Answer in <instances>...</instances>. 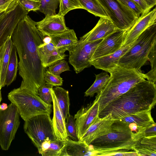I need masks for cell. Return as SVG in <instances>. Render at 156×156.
I'll return each mask as SVG.
<instances>
[{"mask_svg":"<svg viewBox=\"0 0 156 156\" xmlns=\"http://www.w3.org/2000/svg\"><path fill=\"white\" fill-rule=\"evenodd\" d=\"M36 23L26 15L18 22L11 37L20 59L19 74L22 78L20 87L37 94L39 88L45 82L46 70L37 50L38 46L45 42V36L37 29Z\"/></svg>","mask_w":156,"mask_h":156,"instance_id":"obj_1","label":"cell"},{"mask_svg":"<svg viewBox=\"0 0 156 156\" xmlns=\"http://www.w3.org/2000/svg\"><path fill=\"white\" fill-rule=\"evenodd\" d=\"M156 102V84L145 80L107 104L98 113L102 118L109 114L114 120L125 116L151 110Z\"/></svg>","mask_w":156,"mask_h":156,"instance_id":"obj_2","label":"cell"},{"mask_svg":"<svg viewBox=\"0 0 156 156\" xmlns=\"http://www.w3.org/2000/svg\"><path fill=\"white\" fill-rule=\"evenodd\" d=\"M110 78L95 99L99 105V113L109 103L126 92L135 85L147 79L140 70L117 65L109 73Z\"/></svg>","mask_w":156,"mask_h":156,"instance_id":"obj_3","label":"cell"},{"mask_svg":"<svg viewBox=\"0 0 156 156\" xmlns=\"http://www.w3.org/2000/svg\"><path fill=\"white\" fill-rule=\"evenodd\" d=\"M134 133L129 123L115 120L110 131L95 139L91 143L96 153L95 156H112L116 153L133 150Z\"/></svg>","mask_w":156,"mask_h":156,"instance_id":"obj_4","label":"cell"},{"mask_svg":"<svg viewBox=\"0 0 156 156\" xmlns=\"http://www.w3.org/2000/svg\"><path fill=\"white\" fill-rule=\"evenodd\" d=\"M156 43V23L144 30L120 59L118 65L140 70L148 60V56Z\"/></svg>","mask_w":156,"mask_h":156,"instance_id":"obj_5","label":"cell"},{"mask_svg":"<svg viewBox=\"0 0 156 156\" xmlns=\"http://www.w3.org/2000/svg\"><path fill=\"white\" fill-rule=\"evenodd\" d=\"M8 97L16 106L24 121L37 115L51 114V105L45 103L37 94L28 89L20 87L14 89L8 94Z\"/></svg>","mask_w":156,"mask_h":156,"instance_id":"obj_6","label":"cell"},{"mask_svg":"<svg viewBox=\"0 0 156 156\" xmlns=\"http://www.w3.org/2000/svg\"><path fill=\"white\" fill-rule=\"evenodd\" d=\"M23 129L40 154L56 139L50 115H38L25 121Z\"/></svg>","mask_w":156,"mask_h":156,"instance_id":"obj_7","label":"cell"},{"mask_svg":"<svg viewBox=\"0 0 156 156\" xmlns=\"http://www.w3.org/2000/svg\"><path fill=\"white\" fill-rule=\"evenodd\" d=\"M119 30H128L138 18L132 10L118 0H97Z\"/></svg>","mask_w":156,"mask_h":156,"instance_id":"obj_8","label":"cell"},{"mask_svg":"<svg viewBox=\"0 0 156 156\" xmlns=\"http://www.w3.org/2000/svg\"><path fill=\"white\" fill-rule=\"evenodd\" d=\"M20 114L16 106L11 103L4 110L0 109V146L7 150L20 126Z\"/></svg>","mask_w":156,"mask_h":156,"instance_id":"obj_9","label":"cell"},{"mask_svg":"<svg viewBox=\"0 0 156 156\" xmlns=\"http://www.w3.org/2000/svg\"><path fill=\"white\" fill-rule=\"evenodd\" d=\"M102 39L89 42L78 40L68 48L69 62L76 73L92 66L90 62L92 56Z\"/></svg>","mask_w":156,"mask_h":156,"instance_id":"obj_10","label":"cell"},{"mask_svg":"<svg viewBox=\"0 0 156 156\" xmlns=\"http://www.w3.org/2000/svg\"><path fill=\"white\" fill-rule=\"evenodd\" d=\"M99 105L95 99L85 107L81 108L75 115L74 118L78 140L98 117Z\"/></svg>","mask_w":156,"mask_h":156,"instance_id":"obj_11","label":"cell"},{"mask_svg":"<svg viewBox=\"0 0 156 156\" xmlns=\"http://www.w3.org/2000/svg\"><path fill=\"white\" fill-rule=\"evenodd\" d=\"M127 31L118 30L103 39L96 49L91 61L113 53L120 48L123 43Z\"/></svg>","mask_w":156,"mask_h":156,"instance_id":"obj_12","label":"cell"},{"mask_svg":"<svg viewBox=\"0 0 156 156\" xmlns=\"http://www.w3.org/2000/svg\"><path fill=\"white\" fill-rule=\"evenodd\" d=\"M155 23H156L155 8L148 12L142 14L138 17L133 26L127 31L121 48L132 43L144 30Z\"/></svg>","mask_w":156,"mask_h":156,"instance_id":"obj_13","label":"cell"},{"mask_svg":"<svg viewBox=\"0 0 156 156\" xmlns=\"http://www.w3.org/2000/svg\"><path fill=\"white\" fill-rule=\"evenodd\" d=\"M115 120L108 114L102 118L99 117L88 128L79 140L90 145L95 139L109 133Z\"/></svg>","mask_w":156,"mask_h":156,"instance_id":"obj_14","label":"cell"},{"mask_svg":"<svg viewBox=\"0 0 156 156\" xmlns=\"http://www.w3.org/2000/svg\"><path fill=\"white\" fill-rule=\"evenodd\" d=\"M36 27L45 36L61 33L69 29L66 25L64 16L58 14L48 15L36 22Z\"/></svg>","mask_w":156,"mask_h":156,"instance_id":"obj_15","label":"cell"},{"mask_svg":"<svg viewBox=\"0 0 156 156\" xmlns=\"http://www.w3.org/2000/svg\"><path fill=\"white\" fill-rule=\"evenodd\" d=\"M118 30L109 18L100 17L94 28L80 37L79 40L89 42L103 39Z\"/></svg>","mask_w":156,"mask_h":156,"instance_id":"obj_16","label":"cell"},{"mask_svg":"<svg viewBox=\"0 0 156 156\" xmlns=\"http://www.w3.org/2000/svg\"><path fill=\"white\" fill-rule=\"evenodd\" d=\"M37 50L42 65L45 68L58 60L64 59L67 56L65 53L60 51L50 40L38 46Z\"/></svg>","mask_w":156,"mask_h":156,"instance_id":"obj_17","label":"cell"},{"mask_svg":"<svg viewBox=\"0 0 156 156\" xmlns=\"http://www.w3.org/2000/svg\"><path fill=\"white\" fill-rule=\"evenodd\" d=\"M96 153L91 145H88L83 141H74L68 137L60 156H95Z\"/></svg>","mask_w":156,"mask_h":156,"instance_id":"obj_18","label":"cell"},{"mask_svg":"<svg viewBox=\"0 0 156 156\" xmlns=\"http://www.w3.org/2000/svg\"><path fill=\"white\" fill-rule=\"evenodd\" d=\"M135 41L129 45L121 48L114 53L91 61V65L97 69L109 73L117 65L121 57L126 52Z\"/></svg>","mask_w":156,"mask_h":156,"instance_id":"obj_19","label":"cell"},{"mask_svg":"<svg viewBox=\"0 0 156 156\" xmlns=\"http://www.w3.org/2000/svg\"><path fill=\"white\" fill-rule=\"evenodd\" d=\"M51 89L52 97L53 116L52 120L54 132L57 139L66 141L68 136L66 127V119H64L59 108L55 95Z\"/></svg>","mask_w":156,"mask_h":156,"instance_id":"obj_20","label":"cell"},{"mask_svg":"<svg viewBox=\"0 0 156 156\" xmlns=\"http://www.w3.org/2000/svg\"><path fill=\"white\" fill-rule=\"evenodd\" d=\"M20 20V16L11 10L7 11L0 20V48L12 35Z\"/></svg>","mask_w":156,"mask_h":156,"instance_id":"obj_21","label":"cell"},{"mask_svg":"<svg viewBox=\"0 0 156 156\" xmlns=\"http://www.w3.org/2000/svg\"><path fill=\"white\" fill-rule=\"evenodd\" d=\"M48 37L55 47L63 53H65L71 45L78 40L74 30L69 29Z\"/></svg>","mask_w":156,"mask_h":156,"instance_id":"obj_22","label":"cell"},{"mask_svg":"<svg viewBox=\"0 0 156 156\" xmlns=\"http://www.w3.org/2000/svg\"><path fill=\"white\" fill-rule=\"evenodd\" d=\"M133 149L138 156H156V136L144 137L135 141Z\"/></svg>","mask_w":156,"mask_h":156,"instance_id":"obj_23","label":"cell"},{"mask_svg":"<svg viewBox=\"0 0 156 156\" xmlns=\"http://www.w3.org/2000/svg\"><path fill=\"white\" fill-rule=\"evenodd\" d=\"M118 120L128 123H135L137 125V127H145L155 123L152 117L151 110L128 115Z\"/></svg>","mask_w":156,"mask_h":156,"instance_id":"obj_24","label":"cell"},{"mask_svg":"<svg viewBox=\"0 0 156 156\" xmlns=\"http://www.w3.org/2000/svg\"><path fill=\"white\" fill-rule=\"evenodd\" d=\"M11 36L7 39L4 44V49L1 62L0 75V87L1 88L5 87L6 73L10 54L13 45Z\"/></svg>","mask_w":156,"mask_h":156,"instance_id":"obj_25","label":"cell"},{"mask_svg":"<svg viewBox=\"0 0 156 156\" xmlns=\"http://www.w3.org/2000/svg\"><path fill=\"white\" fill-rule=\"evenodd\" d=\"M60 110L66 119L69 114L70 101L68 91L59 86L53 88Z\"/></svg>","mask_w":156,"mask_h":156,"instance_id":"obj_26","label":"cell"},{"mask_svg":"<svg viewBox=\"0 0 156 156\" xmlns=\"http://www.w3.org/2000/svg\"><path fill=\"white\" fill-rule=\"evenodd\" d=\"M18 66L17 51L14 45L12 49L10 57L6 71L5 85H10L16 77Z\"/></svg>","mask_w":156,"mask_h":156,"instance_id":"obj_27","label":"cell"},{"mask_svg":"<svg viewBox=\"0 0 156 156\" xmlns=\"http://www.w3.org/2000/svg\"><path fill=\"white\" fill-rule=\"evenodd\" d=\"M96 79L92 85L86 91L84 96L92 97L95 93L100 92L108 81L110 76L106 72L95 75Z\"/></svg>","mask_w":156,"mask_h":156,"instance_id":"obj_28","label":"cell"},{"mask_svg":"<svg viewBox=\"0 0 156 156\" xmlns=\"http://www.w3.org/2000/svg\"><path fill=\"white\" fill-rule=\"evenodd\" d=\"M84 9L95 16L108 18L97 0H78Z\"/></svg>","mask_w":156,"mask_h":156,"instance_id":"obj_29","label":"cell"},{"mask_svg":"<svg viewBox=\"0 0 156 156\" xmlns=\"http://www.w3.org/2000/svg\"><path fill=\"white\" fill-rule=\"evenodd\" d=\"M59 9L58 14L65 16L69 11L83 8L78 0H58Z\"/></svg>","mask_w":156,"mask_h":156,"instance_id":"obj_30","label":"cell"},{"mask_svg":"<svg viewBox=\"0 0 156 156\" xmlns=\"http://www.w3.org/2000/svg\"><path fill=\"white\" fill-rule=\"evenodd\" d=\"M40 1L39 11L45 16L56 14L55 11L58 5V0H40Z\"/></svg>","mask_w":156,"mask_h":156,"instance_id":"obj_31","label":"cell"},{"mask_svg":"<svg viewBox=\"0 0 156 156\" xmlns=\"http://www.w3.org/2000/svg\"><path fill=\"white\" fill-rule=\"evenodd\" d=\"M65 142L57 139L52 141L48 148L41 155L43 156H60Z\"/></svg>","mask_w":156,"mask_h":156,"instance_id":"obj_32","label":"cell"},{"mask_svg":"<svg viewBox=\"0 0 156 156\" xmlns=\"http://www.w3.org/2000/svg\"><path fill=\"white\" fill-rule=\"evenodd\" d=\"M156 124L155 123L145 127H137V131L134 133V141L144 137L156 136Z\"/></svg>","mask_w":156,"mask_h":156,"instance_id":"obj_33","label":"cell"},{"mask_svg":"<svg viewBox=\"0 0 156 156\" xmlns=\"http://www.w3.org/2000/svg\"><path fill=\"white\" fill-rule=\"evenodd\" d=\"M54 86L46 82L41 86L37 91V94L41 99L48 105L52 102L51 90Z\"/></svg>","mask_w":156,"mask_h":156,"instance_id":"obj_34","label":"cell"},{"mask_svg":"<svg viewBox=\"0 0 156 156\" xmlns=\"http://www.w3.org/2000/svg\"><path fill=\"white\" fill-rule=\"evenodd\" d=\"M48 67L47 71L57 75H60L62 72L70 70L68 62L64 59L58 60Z\"/></svg>","mask_w":156,"mask_h":156,"instance_id":"obj_35","label":"cell"},{"mask_svg":"<svg viewBox=\"0 0 156 156\" xmlns=\"http://www.w3.org/2000/svg\"><path fill=\"white\" fill-rule=\"evenodd\" d=\"M66 119L67 120L66 123V127L68 136L73 140L78 141L74 117L69 114Z\"/></svg>","mask_w":156,"mask_h":156,"instance_id":"obj_36","label":"cell"},{"mask_svg":"<svg viewBox=\"0 0 156 156\" xmlns=\"http://www.w3.org/2000/svg\"><path fill=\"white\" fill-rule=\"evenodd\" d=\"M18 2L26 11L39 10L41 5L40 0H17Z\"/></svg>","mask_w":156,"mask_h":156,"instance_id":"obj_37","label":"cell"},{"mask_svg":"<svg viewBox=\"0 0 156 156\" xmlns=\"http://www.w3.org/2000/svg\"><path fill=\"white\" fill-rule=\"evenodd\" d=\"M44 80L46 82L54 87L62 85L63 81L62 78L59 75L53 74L47 70L45 71Z\"/></svg>","mask_w":156,"mask_h":156,"instance_id":"obj_38","label":"cell"},{"mask_svg":"<svg viewBox=\"0 0 156 156\" xmlns=\"http://www.w3.org/2000/svg\"><path fill=\"white\" fill-rule=\"evenodd\" d=\"M122 4L134 11L139 17L143 11L139 5L133 0H118Z\"/></svg>","mask_w":156,"mask_h":156,"instance_id":"obj_39","label":"cell"},{"mask_svg":"<svg viewBox=\"0 0 156 156\" xmlns=\"http://www.w3.org/2000/svg\"><path fill=\"white\" fill-rule=\"evenodd\" d=\"M156 43L153 45L148 56V60L150 62L152 70L156 71Z\"/></svg>","mask_w":156,"mask_h":156,"instance_id":"obj_40","label":"cell"},{"mask_svg":"<svg viewBox=\"0 0 156 156\" xmlns=\"http://www.w3.org/2000/svg\"><path fill=\"white\" fill-rule=\"evenodd\" d=\"M15 0H0V20Z\"/></svg>","mask_w":156,"mask_h":156,"instance_id":"obj_41","label":"cell"},{"mask_svg":"<svg viewBox=\"0 0 156 156\" xmlns=\"http://www.w3.org/2000/svg\"><path fill=\"white\" fill-rule=\"evenodd\" d=\"M137 3L143 11V13L149 12L153 7L149 3L147 0H133Z\"/></svg>","mask_w":156,"mask_h":156,"instance_id":"obj_42","label":"cell"},{"mask_svg":"<svg viewBox=\"0 0 156 156\" xmlns=\"http://www.w3.org/2000/svg\"><path fill=\"white\" fill-rule=\"evenodd\" d=\"M4 44L2 45V46L0 48V72H1V58L3 55L4 49ZM0 88L1 89V87H0Z\"/></svg>","mask_w":156,"mask_h":156,"instance_id":"obj_43","label":"cell"},{"mask_svg":"<svg viewBox=\"0 0 156 156\" xmlns=\"http://www.w3.org/2000/svg\"><path fill=\"white\" fill-rule=\"evenodd\" d=\"M8 106L7 104L3 103L2 104H0V109L4 110L7 108Z\"/></svg>","mask_w":156,"mask_h":156,"instance_id":"obj_44","label":"cell"},{"mask_svg":"<svg viewBox=\"0 0 156 156\" xmlns=\"http://www.w3.org/2000/svg\"><path fill=\"white\" fill-rule=\"evenodd\" d=\"M149 4L153 7L156 4V0H147Z\"/></svg>","mask_w":156,"mask_h":156,"instance_id":"obj_45","label":"cell"},{"mask_svg":"<svg viewBox=\"0 0 156 156\" xmlns=\"http://www.w3.org/2000/svg\"><path fill=\"white\" fill-rule=\"evenodd\" d=\"M1 90V89L0 88V104L2 100V97Z\"/></svg>","mask_w":156,"mask_h":156,"instance_id":"obj_46","label":"cell"}]
</instances>
